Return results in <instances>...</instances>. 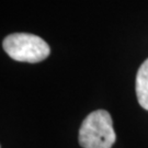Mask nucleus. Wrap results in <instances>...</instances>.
Returning a JSON list of instances; mask_svg holds the SVG:
<instances>
[{
    "mask_svg": "<svg viewBox=\"0 0 148 148\" xmlns=\"http://www.w3.org/2000/svg\"><path fill=\"white\" fill-rule=\"evenodd\" d=\"M3 49L12 59L22 63H40L48 57L51 48L42 37L30 33H13L3 40Z\"/></svg>",
    "mask_w": 148,
    "mask_h": 148,
    "instance_id": "nucleus-2",
    "label": "nucleus"
},
{
    "mask_svg": "<svg viewBox=\"0 0 148 148\" xmlns=\"http://www.w3.org/2000/svg\"><path fill=\"white\" fill-rule=\"evenodd\" d=\"M136 95L139 106L148 111V58L140 65L136 75Z\"/></svg>",
    "mask_w": 148,
    "mask_h": 148,
    "instance_id": "nucleus-3",
    "label": "nucleus"
},
{
    "mask_svg": "<svg viewBox=\"0 0 148 148\" xmlns=\"http://www.w3.org/2000/svg\"><path fill=\"white\" fill-rule=\"evenodd\" d=\"M78 139L82 148H112L116 135L110 113L106 110L90 113L80 126Z\"/></svg>",
    "mask_w": 148,
    "mask_h": 148,
    "instance_id": "nucleus-1",
    "label": "nucleus"
}]
</instances>
